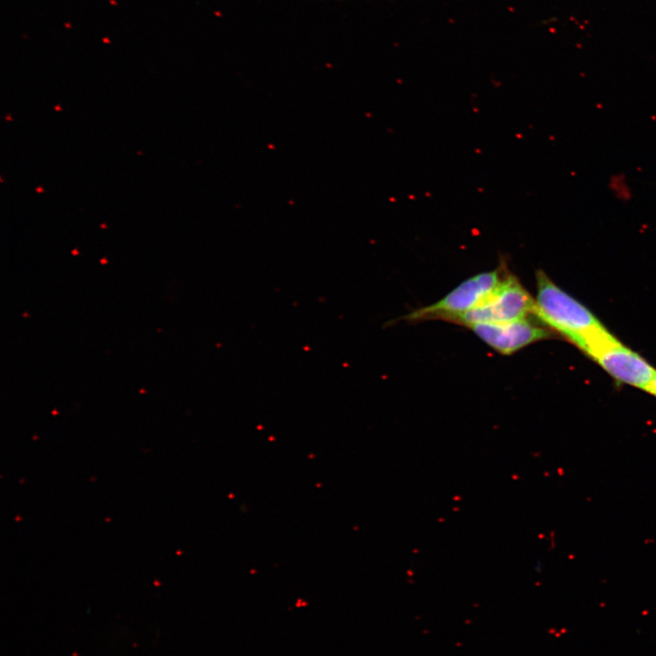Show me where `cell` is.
I'll return each mask as SVG.
<instances>
[{
  "instance_id": "6da1fadb",
  "label": "cell",
  "mask_w": 656,
  "mask_h": 656,
  "mask_svg": "<svg viewBox=\"0 0 656 656\" xmlns=\"http://www.w3.org/2000/svg\"><path fill=\"white\" fill-rule=\"evenodd\" d=\"M534 316L579 348L593 333L604 328L581 302L559 287L542 271L536 272Z\"/></svg>"
},
{
  "instance_id": "7a4b0ae2",
  "label": "cell",
  "mask_w": 656,
  "mask_h": 656,
  "mask_svg": "<svg viewBox=\"0 0 656 656\" xmlns=\"http://www.w3.org/2000/svg\"><path fill=\"white\" fill-rule=\"evenodd\" d=\"M508 272L507 263L501 261L497 269L477 273L465 280L439 301L419 308L403 319L409 322L425 320L453 322L459 315L486 301Z\"/></svg>"
},
{
  "instance_id": "3957f363",
  "label": "cell",
  "mask_w": 656,
  "mask_h": 656,
  "mask_svg": "<svg viewBox=\"0 0 656 656\" xmlns=\"http://www.w3.org/2000/svg\"><path fill=\"white\" fill-rule=\"evenodd\" d=\"M535 299L510 272L489 297L452 323L469 327L476 323H502L534 315Z\"/></svg>"
},
{
  "instance_id": "277c9868",
  "label": "cell",
  "mask_w": 656,
  "mask_h": 656,
  "mask_svg": "<svg viewBox=\"0 0 656 656\" xmlns=\"http://www.w3.org/2000/svg\"><path fill=\"white\" fill-rule=\"evenodd\" d=\"M591 359L619 383L648 393L656 378V369L617 338L597 352Z\"/></svg>"
},
{
  "instance_id": "5b68a950",
  "label": "cell",
  "mask_w": 656,
  "mask_h": 656,
  "mask_svg": "<svg viewBox=\"0 0 656 656\" xmlns=\"http://www.w3.org/2000/svg\"><path fill=\"white\" fill-rule=\"evenodd\" d=\"M468 328L484 343L505 355L553 335L548 328L539 326L528 318L502 323H476Z\"/></svg>"
},
{
  "instance_id": "8992f818",
  "label": "cell",
  "mask_w": 656,
  "mask_h": 656,
  "mask_svg": "<svg viewBox=\"0 0 656 656\" xmlns=\"http://www.w3.org/2000/svg\"><path fill=\"white\" fill-rule=\"evenodd\" d=\"M649 394H651V395H653L656 396V378H655V380H654V382H653V384H652V385H651V389H650Z\"/></svg>"
}]
</instances>
